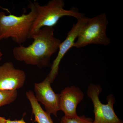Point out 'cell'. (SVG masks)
<instances>
[{"instance_id":"cell-1","label":"cell","mask_w":123,"mask_h":123,"mask_svg":"<svg viewBox=\"0 0 123 123\" xmlns=\"http://www.w3.org/2000/svg\"><path fill=\"white\" fill-rule=\"evenodd\" d=\"M31 38L33 42L28 47L20 45L14 48V57L17 60L39 68L49 67L51 56L59 49L61 43L55 37L53 27H43Z\"/></svg>"},{"instance_id":"cell-2","label":"cell","mask_w":123,"mask_h":123,"mask_svg":"<svg viewBox=\"0 0 123 123\" xmlns=\"http://www.w3.org/2000/svg\"><path fill=\"white\" fill-rule=\"evenodd\" d=\"M28 7L31 9L29 13L19 16L0 12V41L11 38L20 45L30 39L37 12L34 2H30Z\"/></svg>"},{"instance_id":"cell-3","label":"cell","mask_w":123,"mask_h":123,"mask_svg":"<svg viewBox=\"0 0 123 123\" xmlns=\"http://www.w3.org/2000/svg\"><path fill=\"white\" fill-rule=\"evenodd\" d=\"M34 3L37 14L31 28L30 39L43 27H53L65 16L73 17L77 20L84 17L75 9L68 10L64 9L65 4L63 0H52L44 6L40 5L38 2Z\"/></svg>"},{"instance_id":"cell-4","label":"cell","mask_w":123,"mask_h":123,"mask_svg":"<svg viewBox=\"0 0 123 123\" xmlns=\"http://www.w3.org/2000/svg\"><path fill=\"white\" fill-rule=\"evenodd\" d=\"M108 24L105 13L89 18L80 30L74 47L79 48L91 44L109 45L111 40L106 34Z\"/></svg>"},{"instance_id":"cell-5","label":"cell","mask_w":123,"mask_h":123,"mask_svg":"<svg viewBox=\"0 0 123 123\" xmlns=\"http://www.w3.org/2000/svg\"><path fill=\"white\" fill-rule=\"evenodd\" d=\"M102 90L101 86L97 84H91L88 87L87 95L92 100L94 107L95 118L92 123H123L115 113V99L112 95L108 96L106 104L101 103L99 96Z\"/></svg>"},{"instance_id":"cell-6","label":"cell","mask_w":123,"mask_h":123,"mask_svg":"<svg viewBox=\"0 0 123 123\" xmlns=\"http://www.w3.org/2000/svg\"><path fill=\"white\" fill-rule=\"evenodd\" d=\"M89 18L84 17L77 20L76 24L68 33L67 37L60 44L59 52L51 66V70L47 76L51 83H52L58 74L61 61L66 53L74 46V44L82 27L88 21Z\"/></svg>"},{"instance_id":"cell-7","label":"cell","mask_w":123,"mask_h":123,"mask_svg":"<svg viewBox=\"0 0 123 123\" xmlns=\"http://www.w3.org/2000/svg\"><path fill=\"white\" fill-rule=\"evenodd\" d=\"M51 84L48 77L42 82L35 83V96L38 102L44 105L47 113L56 117L57 112L60 111V95L55 93Z\"/></svg>"},{"instance_id":"cell-8","label":"cell","mask_w":123,"mask_h":123,"mask_svg":"<svg viewBox=\"0 0 123 123\" xmlns=\"http://www.w3.org/2000/svg\"><path fill=\"white\" fill-rule=\"evenodd\" d=\"M26 79L25 72L15 68L12 62L0 66V90H17L23 86Z\"/></svg>"},{"instance_id":"cell-9","label":"cell","mask_w":123,"mask_h":123,"mask_svg":"<svg viewBox=\"0 0 123 123\" xmlns=\"http://www.w3.org/2000/svg\"><path fill=\"white\" fill-rule=\"evenodd\" d=\"M60 95V110L64 112V116L68 118L77 116V106L84 98L83 92L78 87L72 86L63 90Z\"/></svg>"},{"instance_id":"cell-10","label":"cell","mask_w":123,"mask_h":123,"mask_svg":"<svg viewBox=\"0 0 123 123\" xmlns=\"http://www.w3.org/2000/svg\"><path fill=\"white\" fill-rule=\"evenodd\" d=\"M27 99L30 103L32 112L34 115L35 121L37 123H54L50 115L44 111L35 98V95L31 91L26 93Z\"/></svg>"},{"instance_id":"cell-11","label":"cell","mask_w":123,"mask_h":123,"mask_svg":"<svg viewBox=\"0 0 123 123\" xmlns=\"http://www.w3.org/2000/svg\"><path fill=\"white\" fill-rule=\"evenodd\" d=\"M17 90H0V107L12 103L17 98Z\"/></svg>"},{"instance_id":"cell-12","label":"cell","mask_w":123,"mask_h":123,"mask_svg":"<svg viewBox=\"0 0 123 123\" xmlns=\"http://www.w3.org/2000/svg\"><path fill=\"white\" fill-rule=\"evenodd\" d=\"M93 120L85 116H77L72 118H68L64 116L61 118L60 123H92Z\"/></svg>"},{"instance_id":"cell-13","label":"cell","mask_w":123,"mask_h":123,"mask_svg":"<svg viewBox=\"0 0 123 123\" xmlns=\"http://www.w3.org/2000/svg\"><path fill=\"white\" fill-rule=\"evenodd\" d=\"M0 123H27L22 118L20 120H11L9 119H6L4 117L0 116Z\"/></svg>"},{"instance_id":"cell-14","label":"cell","mask_w":123,"mask_h":123,"mask_svg":"<svg viewBox=\"0 0 123 123\" xmlns=\"http://www.w3.org/2000/svg\"><path fill=\"white\" fill-rule=\"evenodd\" d=\"M2 55H3L2 53L0 50V61L1 60V57H2Z\"/></svg>"}]
</instances>
